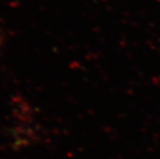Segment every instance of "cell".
<instances>
[{
  "label": "cell",
  "instance_id": "obj_1",
  "mask_svg": "<svg viewBox=\"0 0 160 159\" xmlns=\"http://www.w3.org/2000/svg\"><path fill=\"white\" fill-rule=\"evenodd\" d=\"M158 1H159V3H160V0H158Z\"/></svg>",
  "mask_w": 160,
  "mask_h": 159
}]
</instances>
